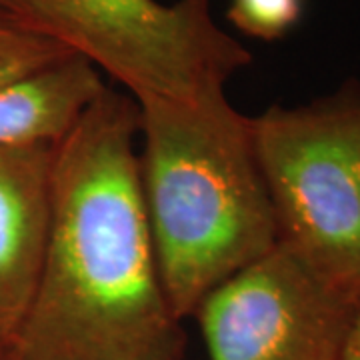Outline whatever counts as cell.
I'll use <instances>...</instances> for the list:
<instances>
[{
	"instance_id": "obj_4",
	"label": "cell",
	"mask_w": 360,
	"mask_h": 360,
	"mask_svg": "<svg viewBox=\"0 0 360 360\" xmlns=\"http://www.w3.org/2000/svg\"><path fill=\"white\" fill-rule=\"evenodd\" d=\"M0 13L58 42L134 101L188 103L252 63L210 0H0Z\"/></svg>"
},
{
	"instance_id": "obj_2",
	"label": "cell",
	"mask_w": 360,
	"mask_h": 360,
	"mask_svg": "<svg viewBox=\"0 0 360 360\" xmlns=\"http://www.w3.org/2000/svg\"><path fill=\"white\" fill-rule=\"evenodd\" d=\"M139 176L160 276L180 321L278 245L250 116L226 90L136 101Z\"/></svg>"
},
{
	"instance_id": "obj_10",
	"label": "cell",
	"mask_w": 360,
	"mask_h": 360,
	"mask_svg": "<svg viewBox=\"0 0 360 360\" xmlns=\"http://www.w3.org/2000/svg\"><path fill=\"white\" fill-rule=\"evenodd\" d=\"M340 360H360V307L354 314V319H352V324H350L347 345H345Z\"/></svg>"
},
{
	"instance_id": "obj_7",
	"label": "cell",
	"mask_w": 360,
	"mask_h": 360,
	"mask_svg": "<svg viewBox=\"0 0 360 360\" xmlns=\"http://www.w3.org/2000/svg\"><path fill=\"white\" fill-rule=\"evenodd\" d=\"M108 84L80 56H66L0 90V146L58 144Z\"/></svg>"
},
{
	"instance_id": "obj_6",
	"label": "cell",
	"mask_w": 360,
	"mask_h": 360,
	"mask_svg": "<svg viewBox=\"0 0 360 360\" xmlns=\"http://www.w3.org/2000/svg\"><path fill=\"white\" fill-rule=\"evenodd\" d=\"M56 144L0 146V347L16 335L49 240Z\"/></svg>"
},
{
	"instance_id": "obj_11",
	"label": "cell",
	"mask_w": 360,
	"mask_h": 360,
	"mask_svg": "<svg viewBox=\"0 0 360 360\" xmlns=\"http://www.w3.org/2000/svg\"><path fill=\"white\" fill-rule=\"evenodd\" d=\"M0 360H4V348L0 347Z\"/></svg>"
},
{
	"instance_id": "obj_5",
	"label": "cell",
	"mask_w": 360,
	"mask_h": 360,
	"mask_svg": "<svg viewBox=\"0 0 360 360\" xmlns=\"http://www.w3.org/2000/svg\"><path fill=\"white\" fill-rule=\"evenodd\" d=\"M359 307L276 245L194 310L208 360H340Z\"/></svg>"
},
{
	"instance_id": "obj_1",
	"label": "cell",
	"mask_w": 360,
	"mask_h": 360,
	"mask_svg": "<svg viewBox=\"0 0 360 360\" xmlns=\"http://www.w3.org/2000/svg\"><path fill=\"white\" fill-rule=\"evenodd\" d=\"M139 176V106L106 86L56 144L49 240L4 360H182Z\"/></svg>"
},
{
	"instance_id": "obj_9",
	"label": "cell",
	"mask_w": 360,
	"mask_h": 360,
	"mask_svg": "<svg viewBox=\"0 0 360 360\" xmlns=\"http://www.w3.org/2000/svg\"><path fill=\"white\" fill-rule=\"evenodd\" d=\"M304 13V0H231L226 18L246 37L274 40L286 37Z\"/></svg>"
},
{
	"instance_id": "obj_3",
	"label": "cell",
	"mask_w": 360,
	"mask_h": 360,
	"mask_svg": "<svg viewBox=\"0 0 360 360\" xmlns=\"http://www.w3.org/2000/svg\"><path fill=\"white\" fill-rule=\"evenodd\" d=\"M250 127L278 245L360 307V78Z\"/></svg>"
},
{
	"instance_id": "obj_8",
	"label": "cell",
	"mask_w": 360,
	"mask_h": 360,
	"mask_svg": "<svg viewBox=\"0 0 360 360\" xmlns=\"http://www.w3.org/2000/svg\"><path fill=\"white\" fill-rule=\"evenodd\" d=\"M70 56L58 42L0 13V90Z\"/></svg>"
}]
</instances>
